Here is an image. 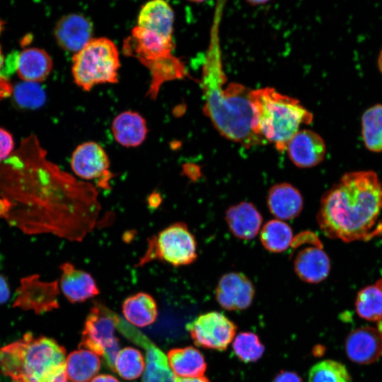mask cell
<instances>
[{
    "label": "cell",
    "mask_w": 382,
    "mask_h": 382,
    "mask_svg": "<svg viewBox=\"0 0 382 382\" xmlns=\"http://www.w3.org/2000/svg\"><path fill=\"white\" fill-rule=\"evenodd\" d=\"M361 134L366 147L373 152L382 151V105H374L361 117Z\"/></svg>",
    "instance_id": "cell-29"
},
{
    "label": "cell",
    "mask_w": 382,
    "mask_h": 382,
    "mask_svg": "<svg viewBox=\"0 0 382 382\" xmlns=\"http://www.w3.org/2000/svg\"><path fill=\"white\" fill-rule=\"evenodd\" d=\"M66 350L31 332L0 349V369L11 382H68Z\"/></svg>",
    "instance_id": "cell-4"
},
{
    "label": "cell",
    "mask_w": 382,
    "mask_h": 382,
    "mask_svg": "<svg viewBox=\"0 0 382 382\" xmlns=\"http://www.w3.org/2000/svg\"><path fill=\"white\" fill-rule=\"evenodd\" d=\"M273 382H302V379L294 372L282 371L274 377Z\"/></svg>",
    "instance_id": "cell-36"
},
{
    "label": "cell",
    "mask_w": 382,
    "mask_h": 382,
    "mask_svg": "<svg viewBox=\"0 0 382 382\" xmlns=\"http://www.w3.org/2000/svg\"><path fill=\"white\" fill-rule=\"evenodd\" d=\"M4 64H4V57L3 56L1 49V47H0V77H2L1 74H2V71H3V69H4Z\"/></svg>",
    "instance_id": "cell-42"
},
{
    "label": "cell",
    "mask_w": 382,
    "mask_h": 382,
    "mask_svg": "<svg viewBox=\"0 0 382 382\" xmlns=\"http://www.w3.org/2000/svg\"><path fill=\"white\" fill-rule=\"evenodd\" d=\"M382 183L372 170L352 171L322 196L317 214L327 237L345 243L366 241L382 232Z\"/></svg>",
    "instance_id": "cell-2"
},
{
    "label": "cell",
    "mask_w": 382,
    "mask_h": 382,
    "mask_svg": "<svg viewBox=\"0 0 382 382\" xmlns=\"http://www.w3.org/2000/svg\"><path fill=\"white\" fill-rule=\"evenodd\" d=\"M59 285L66 298L71 303L82 302L99 294L92 276L69 262L62 263Z\"/></svg>",
    "instance_id": "cell-18"
},
{
    "label": "cell",
    "mask_w": 382,
    "mask_h": 382,
    "mask_svg": "<svg viewBox=\"0 0 382 382\" xmlns=\"http://www.w3.org/2000/svg\"><path fill=\"white\" fill-rule=\"evenodd\" d=\"M10 296V289L6 279L0 274V304L7 301Z\"/></svg>",
    "instance_id": "cell-37"
},
{
    "label": "cell",
    "mask_w": 382,
    "mask_h": 382,
    "mask_svg": "<svg viewBox=\"0 0 382 382\" xmlns=\"http://www.w3.org/2000/svg\"><path fill=\"white\" fill-rule=\"evenodd\" d=\"M219 304L228 311H241L248 308L255 296V287L243 273L231 272L223 274L215 289Z\"/></svg>",
    "instance_id": "cell-13"
},
{
    "label": "cell",
    "mask_w": 382,
    "mask_h": 382,
    "mask_svg": "<svg viewBox=\"0 0 382 382\" xmlns=\"http://www.w3.org/2000/svg\"><path fill=\"white\" fill-rule=\"evenodd\" d=\"M16 305L36 313L50 311L58 307L57 282H42L37 276L25 279L22 284Z\"/></svg>",
    "instance_id": "cell-17"
},
{
    "label": "cell",
    "mask_w": 382,
    "mask_h": 382,
    "mask_svg": "<svg viewBox=\"0 0 382 382\" xmlns=\"http://www.w3.org/2000/svg\"><path fill=\"white\" fill-rule=\"evenodd\" d=\"M117 329L146 352L142 382H175L167 356L149 338L119 316Z\"/></svg>",
    "instance_id": "cell-12"
},
{
    "label": "cell",
    "mask_w": 382,
    "mask_h": 382,
    "mask_svg": "<svg viewBox=\"0 0 382 382\" xmlns=\"http://www.w3.org/2000/svg\"><path fill=\"white\" fill-rule=\"evenodd\" d=\"M186 328L197 346L219 351L227 349L237 330L233 321L217 311L199 315Z\"/></svg>",
    "instance_id": "cell-10"
},
{
    "label": "cell",
    "mask_w": 382,
    "mask_h": 382,
    "mask_svg": "<svg viewBox=\"0 0 382 382\" xmlns=\"http://www.w3.org/2000/svg\"><path fill=\"white\" fill-rule=\"evenodd\" d=\"M70 163L76 176L86 180H95L98 187L110 189V181L115 174L109 170V158L98 143L86 141L77 146Z\"/></svg>",
    "instance_id": "cell-11"
},
{
    "label": "cell",
    "mask_w": 382,
    "mask_h": 382,
    "mask_svg": "<svg viewBox=\"0 0 382 382\" xmlns=\"http://www.w3.org/2000/svg\"><path fill=\"white\" fill-rule=\"evenodd\" d=\"M161 202V197L159 193H151L148 199V204L151 207H157Z\"/></svg>",
    "instance_id": "cell-39"
},
{
    "label": "cell",
    "mask_w": 382,
    "mask_h": 382,
    "mask_svg": "<svg viewBox=\"0 0 382 382\" xmlns=\"http://www.w3.org/2000/svg\"><path fill=\"white\" fill-rule=\"evenodd\" d=\"M358 315L366 320L376 321L382 318V289L376 284L362 289L355 302Z\"/></svg>",
    "instance_id": "cell-30"
},
{
    "label": "cell",
    "mask_w": 382,
    "mask_h": 382,
    "mask_svg": "<svg viewBox=\"0 0 382 382\" xmlns=\"http://www.w3.org/2000/svg\"><path fill=\"white\" fill-rule=\"evenodd\" d=\"M346 367L339 361L323 360L314 364L308 373V382H351Z\"/></svg>",
    "instance_id": "cell-32"
},
{
    "label": "cell",
    "mask_w": 382,
    "mask_h": 382,
    "mask_svg": "<svg viewBox=\"0 0 382 382\" xmlns=\"http://www.w3.org/2000/svg\"><path fill=\"white\" fill-rule=\"evenodd\" d=\"M197 257V242L184 222H175L147 240V248L136 267L159 260L174 267L188 265Z\"/></svg>",
    "instance_id": "cell-8"
},
{
    "label": "cell",
    "mask_w": 382,
    "mask_h": 382,
    "mask_svg": "<svg viewBox=\"0 0 382 382\" xmlns=\"http://www.w3.org/2000/svg\"><path fill=\"white\" fill-rule=\"evenodd\" d=\"M224 1H218L214 9L201 76L204 97L203 111L216 130L225 138L245 148L266 143L252 129L251 90L231 82L224 88L226 77L222 68L219 26Z\"/></svg>",
    "instance_id": "cell-3"
},
{
    "label": "cell",
    "mask_w": 382,
    "mask_h": 382,
    "mask_svg": "<svg viewBox=\"0 0 382 382\" xmlns=\"http://www.w3.org/2000/svg\"><path fill=\"white\" fill-rule=\"evenodd\" d=\"M36 137L0 161V215L26 233L81 242L101 211L98 191L46 158Z\"/></svg>",
    "instance_id": "cell-1"
},
{
    "label": "cell",
    "mask_w": 382,
    "mask_h": 382,
    "mask_svg": "<svg viewBox=\"0 0 382 382\" xmlns=\"http://www.w3.org/2000/svg\"><path fill=\"white\" fill-rule=\"evenodd\" d=\"M100 367L98 355L79 348L71 352L66 359V372L72 382H89L98 374Z\"/></svg>",
    "instance_id": "cell-27"
},
{
    "label": "cell",
    "mask_w": 382,
    "mask_h": 382,
    "mask_svg": "<svg viewBox=\"0 0 382 382\" xmlns=\"http://www.w3.org/2000/svg\"><path fill=\"white\" fill-rule=\"evenodd\" d=\"M54 35L60 47L76 54L93 39V25L86 16L70 13L58 21Z\"/></svg>",
    "instance_id": "cell-15"
},
{
    "label": "cell",
    "mask_w": 382,
    "mask_h": 382,
    "mask_svg": "<svg viewBox=\"0 0 382 382\" xmlns=\"http://www.w3.org/2000/svg\"><path fill=\"white\" fill-rule=\"evenodd\" d=\"M378 69L382 74V50H381L378 58Z\"/></svg>",
    "instance_id": "cell-43"
},
{
    "label": "cell",
    "mask_w": 382,
    "mask_h": 382,
    "mask_svg": "<svg viewBox=\"0 0 382 382\" xmlns=\"http://www.w3.org/2000/svg\"><path fill=\"white\" fill-rule=\"evenodd\" d=\"M175 382H210V381L205 376H201V377H197V378H180L175 376Z\"/></svg>",
    "instance_id": "cell-41"
},
{
    "label": "cell",
    "mask_w": 382,
    "mask_h": 382,
    "mask_svg": "<svg viewBox=\"0 0 382 382\" xmlns=\"http://www.w3.org/2000/svg\"><path fill=\"white\" fill-rule=\"evenodd\" d=\"M145 369L142 354L137 349L127 347L119 351L115 361V371L126 380L139 378Z\"/></svg>",
    "instance_id": "cell-31"
},
{
    "label": "cell",
    "mask_w": 382,
    "mask_h": 382,
    "mask_svg": "<svg viewBox=\"0 0 382 382\" xmlns=\"http://www.w3.org/2000/svg\"><path fill=\"white\" fill-rule=\"evenodd\" d=\"M174 47L173 39L137 25L124 40V54L136 58L150 72L151 80L147 96L151 99L156 98L165 82L183 79L187 76L183 62L173 53Z\"/></svg>",
    "instance_id": "cell-6"
},
{
    "label": "cell",
    "mask_w": 382,
    "mask_h": 382,
    "mask_svg": "<svg viewBox=\"0 0 382 382\" xmlns=\"http://www.w3.org/2000/svg\"><path fill=\"white\" fill-rule=\"evenodd\" d=\"M291 162L299 168H311L323 161L326 152L323 139L311 129L299 130L286 149Z\"/></svg>",
    "instance_id": "cell-16"
},
{
    "label": "cell",
    "mask_w": 382,
    "mask_h": 382,
    "mask_svg": "<svg viewBox=\"0 0 382 382\" xmlns=\"http://www.w3.org/2000/svg\"><path fill=\"white\" fill-rule=\"evenodd\" d=\"M125 320L137 327H144L156 319L158 310L154 298L144 292L127 297L122 303Z\"/></svg>",
    "instance_id": "cell-26"
},
{
    "label": "cell",
    "mask_w": 382,
    "mask_h": 382,
    "mask_svg": "<svg viewBox=\"0 0 382 382\" xmlns=\"http://www.w3.org/2000/svg\"><path fill=\"white\" fill-rule=\"evenodd\" d=\"M16 103L24 108H37L45 100V93L38 83L23 81L13 89Z\"/></svg>",
    "instance_id": "cell-34"
},
{
    "label": "cell",
    "mask_w": 382,
    "mask_h": 382,
    "mask_svg": "<svg viewBox=\"0 0 382 382\" xmlns=\"http://www.w3.org/2000/svg\"><path fill=\"white\" fill-rule=\"evenodd\" d=\"M224 218L231 233L242 240L254 238L259 233L263 220L255 206L248 202L229 207Z\"/></svg>",
    "instance_id": "cell-19"
},
{
    "label": "cell",
    "mask_w": 382,
    "mask_h": 382,
    "mask_svg": "<svg viewBox=\"0 0 382 382\" xmlns=\"http://www.w3.org/2000/svg\"><path fill=\"white\" fill-rule=\"evenodd\" d=\"M233 349L236 356L245 363L257 361L265 352L259 337L252 332L238 334L233 340Z\"/></svg>",
    "instance_id": "cell-33"
},
{
    "label": "cell",
    "mask_w": 382,
    "mask_h": 382,
    "mask_svg": "<svg viewBox=\"0 0 382 382\" xmlns=\"http://www.w3.org/2000/svg\"><path fill=\"white\" fill-rule=\"evenodd\" d=\"M13 89L11 84L6 79L0 77V100L10 96L13 93Z\"/></svg>",
    "instance_id": "cell-38"
},
{
    "label": "cell",
    "mask_w": 382,
    "mask_h": 382,
    "mask_svg": "<svg viewBox=\"0 0 382 382\" xmlns=\"http://www.w3.org/2000/svg\"><path fill=\"white\" fill-rule=\"evenodd\" d=\"M252 129L263 140L283 152L301 125H308L313 115L300 102L266 87L251 90Z\"/></svg>",
    "instance_id": "cell-5"
},
{
    "label": "cell",
    "mask_w": 382,
    "mask_h": 382,
    "mask_svg": "<svg viewBox=\"0 0 382 382\" xmlns=\"http://www.w3.org/2000/svg\"><path fill=\"white\" fill-rule=\"evenodd\" d=\"M14 148L11 134L6 130L0 128V161L8 158L13 153Z\"/></svg>",
    "instance_id": "cell-35"
},
{
    "label": "cell",
    "mask_w": 382,
    "mask_h": 382,
    "mask_svg": "<svg viewBox=\"0 0 382 382\" xmlns=\"http://www.w3.org/2000/svg\"><path fill=\"white\" fill-rule=\"evenodd\" d=\"M174 13L165 1L154 0L141 8L137 26L152 31L163 37L173 39Z\"/></svg>",
    "instance_id": "cell-22"
},
{
    "label": "cell",
    "mask_w": 382,
    "mask_h": 382,
    "mask_svg": "<svg viewBox=\"0 0 382 382\" xmlns=\"http://www.w3.org/2000/svg\"><path fill=\"white\" fill-rule=\"evenodd\" d=\"M345 348L351 361L371 364L382 355V332L369 326L358 328L347 335Z\"/></svg>",
    "instance_id": "cell-14"
},
{
    "label": "cell",
    "mask_w": 382,
    "mask_h": 382,
    "mask_svg": "<svg viewBox=\"0 0 382 382\" xmlns=\"http://www.w3.org/2000/svg\"><path fill=\"white\" fill-rule=\"evenodd\" d=\"M119 316L105 306H93L87 316L79 348L90 350L103 357L106 365L115 371V361L120 351L115 330Z\"/></svg>",
    "instance_id": "cell-9"
},
{
    "label": "cell",
    "mask_w": 382,
    "mask_h": 382,
    "mask_svg": "<svg viewBox=\"0 0 382 382\" xmlns=\"http://www.w3.org/2000/svg\"><path fill=\"white\" fill-rule=\"evenodd\" d=\"M91 382H120L116 378L111 375L100 374L93 378Z\"/></svg>",
    "instance_id": "cell-40"
},
{
    "label": "cell",
    "mask_w": 382,
    "mask_h": 382,
    "mask_svg": "<svg viewBox=\"0 0 382 382\" xmlns=\"http://www.w3.org/2000/svg\"><path fill=\"white\" fill-rule=\"evenodd\" d=\"M267 204L270 213L279 220L296 217L303 209V200L297 188L288 183H277L269 190Z\"/></svg>",
    "instance_id": "cell-21"
},
{
    "label": "cell",
    "mask_w": 382,
    "mask_h": 382,
    "mask_svg": "<svg viewBox=\"0 0 382 382\" xmlns=\"http://www.w3.org/2000/svg\"><path fill=\"white\" fill-rule=\"evenodd\" d=\"M119 57L118 49L111 40L93 38L74 54L71 71L75 83L89 91L98 84L117 83Z\"/></svg>",
    "instance_id": "cell-7"
},
{
    "label": "cell",
    "mask_w": 382,
    "mask_h": 382,
    "mask_svg": "<svg viewBox=\"0 0 382 382\" xmlns=\"http://www.w3.org/2000/svg\"><path fill=\"white\" fill-rule=\"evenodd\" d=\"M167 358L174 374L180 378L201 377L207 369L203 354L193 347L171 349Z\"/></svg>",
    "instance_id": "cell-25"
},
{
    "label": "cell",
    "mask_w": 382,
    "mask_h": 382,
    "mask_svg": "<svg viewBox=\"0 0 382 382\" xmlns=\"http://www.w3.org/2000/svg\"><path fill=\"white\" fill-rule=\"evenodd\" d=\"M52 66V60L46 51L30 47L18 54L16 70L24 81L39 83L48 76Z\"/></svg>",
    "instance_id": "cell-23"
},
{
    "label": "cell",
    "mask_w": 382,
    "mask_h": 382,
    "mask_svg": "<svg viewBox=\"0 0 382 382\" xmlns=\"http://www.w3.org/2000/svg\"><path fill=\"white\" fill-rule=\"evenodd\" d=\"M293 239L291 227L284 221L273 219L267 221L260 231V241L263 247L272 253L286 250Z\"/></svg>",
    "instance_id": "cell-28"
},
{
    "label": "cell",
    "mask_w": 382,
    "mask_h": 382,
    "mask_svg": "<svg viewBox=\"0 0 382 382\" xmlns=\"http://www.w3.org/2000/svg\"><path fill=\"white\" fill-rule=\"evenodd\" d=\"M376 284L382 289V278L377 282Z\"/></svg>",
    "instance_id": "cell-44"
},
{
    "label": "cell",
    "mask_w": 382,
    "mask_h": 382,
    "mask_svg": "<svg viewBox=\"0 0 382 382\" xmlns=\"http://www.w3.org/2000/svg\"><path fill=\"white\" fill-rule=\"evenodd\" d=\"M294 271L303 282L316 284L329 274L330 261L320 246H311L301 250L294 262Z\"/></svg>",
    "instance_id": "cell-20"
},
{
    "label": "cell",
    "mask_w": 382,
    "mask_h": 382,
    "mask_svg": "<svg viewBox=\"0 0 382 382\" xmlns=\"http://www.w3.org/2000/svg\"><path fill=\"white\" fill-rule=\"evenodd\" d=\"M112 132L115 139L120 145L136 147L145 140L147 127L140 114L128 110L115 117L112 123Z\"/></svg>",
    "instance_id": "cell-24"
}]
</instances>
